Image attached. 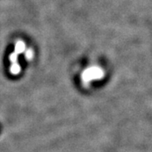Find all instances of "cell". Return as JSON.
<instances>
[{
	"label": "cell",
	"mask_w": 152,
	"mask_h": 152,
	"mask_svg": "<svg viewBox=\"0 0 152 152\" xmlns=\"http://www.w3.org/2000/svg\"><path fill=\"white\" fill-rule=\"evenodd\" d=\"M82 76H83V80L85 81L88 82L91 80L101 79L103 76V72L100 68L93 67V68H90L87 70L85 71Z\"/></svg>",
	"instance_id": "obj_1"
}]
</instances>
